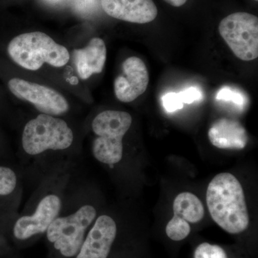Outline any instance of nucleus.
<instances>
[{
    "label": "nucleus",
    "mask_w": 258,
    "mask_h": 258,
    "mask_svg": "<svg viewBox=\"0 0 258 258\" xmlns=\"http://www.w3.org/2000/svg\"><path fill=\"white\" fill-rule=\"evenodd\" d=\"M10 161H12L7 160L6 159H5V158L3 157V156H2L1 147H0V163L10 162Z\"/></svg>",
    "instance_id": "obj_22"
},
{
    "label": "nucleus",
    "mask_w": 258,
    "mask_h": 258,
    "mask_svg": "<svg viewBox=\"0 0 258 258\" xmlns=\"http://www.w3.org/2000/svg\"><path fill=\"white\" fill-rule=\"evenodd\" d=\"M121 69V74L114 81L115 95L120 101L130 103L145 92L149 73L144 61L137 57L127 58Z\"/></svg>",
    "instance_id": "obj_11"
},
{
    "label": "nucleus",
    "mask_w": 258,
    "mask_h": 258,
    "mask_svg": "<svg viewBox=\"0 0 258 258\" xmlns=\"http://www.w3.org/2000/svg\"><path fill=\"white\" fill-rule=\"evenodd\" d=\"M74 60L81 79L86 80L93 74H101L106 63V44L102 39L95 37L87 46L74 51Z\"/></svg>",
    "instance_id": "obj_14"
},
{
    "label": "nucleus",
    "mask_w": 258,
    "mask_h": 258,
    "mask_svg": "<svg viewBox=\"0 0 258 258\" xmlns=\"http://www.w3.org/2000/svg\"><path fill=\"white\" fill-rule=\"evenodd\" d=\"M163 106L169 113L181 109L184 106L179 93H169L162 98Z\"/></svg>",
    "instance_id": "obj_19"
},
{
    "label": "nucleus",
    "mask_w": 258,
    "mask_h": 258,
    "mask_svg": "<svg viewBox=\"0 0 258 258\" xmlns=\"http://www.w3.org/2000/svg\"><path fill=\"white\" fill-rule=\"evenodd\" d=\"M191 232L189 222L179 217L174 216L168 222L166 227V233L171 240L181 241L186 238Z\"/></svg>",
    "instance_id": "obj_16"
},
{
    "label": "nucleus",
    "mask_w": 258,
    "mask_h": 258,
    "mask_svg": "<svg viewBox=\"0 0 258 258\" xmlns=\"http://www.w3.org/2000/svg\"><path fill=\"white\" fill-rule=\"evenodd\" d=\"M77 162L57 168L38 183L22 210L0 226L18 242H25L45 235L58 215L70 183L76 176Z\"/></svg>",
    "instance_id": "obj_2"
},
{
    "label": "nucleus",
    "mask_w": 258,
    "mask_h": 258,
    "mask_svg": "<svg viewBox=\"0 0 258 258\" xmlns=\"http://www.w3.org/2000/svg\"><path fill=\"white\" fill-rule=\"evenodd\" d=\"M70 183L58 215L45 232L52 249L62 258H75L92 227L99 209L93 189L83 181Z\"/></svg>",
    "instance_id": "obj_3"
},
{
    "label": "nucleus",
    "mask_w": 258,
    "mask_h": 258,
    "mask_svg": "<svg viewBox=\"0 0 258 258\" xmlns=\"http://www.w3.org/2000/svg\"><path fill=\"white\" fill-rule=\"evenodd\" d=\"M194 258H227V255L220 246L203 242L197 247Z\"/></svg>",
    "instance_id": "obj_17"
},
{
    "label": "nucleus",
    "mask_w": 258,
    "mask_h": 258,
    "mask_svg": "<svg viewBox=\"0 0 258 258\" xmlns=\"http://www.w3.org/2000/svg\"><path fill=\"white\" fill-rule=\"evenodd\" d=\"M179 94L184 104V103L190 104V103L199 101L203 98V93L196 87L187 88V89L184 90V91L180 92Z\"/></svg>",
    "instance_id": "obj_20"
},
{
    "label": "nucleus",
    "mask_w": 258,
    "mask_h": 258,
    "mask_svg": "<svg viewBox=\"0 0 258 258\" xmlns=\"http://www.w3.org/2000/svg\"><path fill=\"white\" fill-rule=\"evenodd\" d=\"M219 32L236 57L251 61L258 57V18L247 13H235L220 22Z\"/></svg>",
    "instance_id": "obj_7"
},
{
    "label": "nucleus",
    "mask_w": 258,
    "mask_h": 258,
    "mask_svg": "<svg viewBox=\"0 0 258 258\" xmlns=\"http://www.w3.org/2000/svg\"><path fill=\"white\" fill-rule=\"evenodd\" d=\"M23 174L12 161L0 163V226L20 210L23 197Z\"/></svg>",
    "instance_id": "obj_10"
},
{
    "label": "nucleus",
    "mask_w": 258,
    "mask_h": 258,
    "mask_svg": "<svg viewBox=\"0 0 258 258\" xmlns=\"http://www.w3.org/2000/svg\"><path fill=\"white\" fill-rule=\"evenodd\" d=\"M132 124V115L125 111L106 110L94 117L91 152L96 161L111 170L119 165L124 159L123 139Z\"/></svg>",
    "instance_id": "obj_5"
},
{
    "label": "nucleus",
    "mask_w": 258,
    "mask_h": 258,
    "mask_svg": "<svg viewBox=\"0 0 258 258\" xmlns=\"http://www.w3.org/2000/svg\"><path fill=\"white\" fill-rule=\"evenodd\" d=\"M75 144L76 135L67 121L40 113L24 125L19 168L40 182L60 166L77 162Z\"/></svg>",
    "instance_id": "obj_1"
},
{
    "label": "nucleus",
    "mask_w": 258,
    "mask_h": 258,
    "mask_svg": "<svg viewBox=\"0 0 258 258\" xmlns=\"http://www.w3.org/2000/svg\"><path fill=\"white\" fill-rule=\"evenodd\" d=\"M48 1H50V2H58V1H60V0H48Z\"/></svg>",
    "instance_id": "obj_23"
},
{
    "label": "nucleus",
    "mask_w": 258,
    "mask_h": 258,
    "mask_svg": "<svg viewBox=\"0 0 258 258\" xmlns=\"http://www.w3.org/2000/svg\"><path fill=\"white\" fill-rule=\"evenodd\" d=\"M8 87L15 96L31 103L40 113L60 116L69 111L66 98L52 88L17 78L10 80Z\"/></svg>",
    "instance_id": "obj_8"
},
{
    "label": "nucleus",
    "mask_w": 258,
    "mask_h": 258,
    "mask_svg": "<svg viewBox=\"0 0 258 258\" xmlns=\"http://www.w3.org/2000/svg\"><path fill=\"white\" fill-rule=\"evenodd\" d=\"M212 145L222 149H243L248 142V136L243 125L237 120L221 118L212 125L208 132Z\"/></svg>",
    "instance_id": "obj_13"
},
{
    "label": "nucleus",
    "mask_w": 258,
    "mask_h": 258,
    "mask_svg": "<svg viewBox=\"0 0 258 258\" xmlns=\"http://www.w3.org/2000/svg\"><path fill=\"white\" fill-rule=\"evenodd\" d=\"M207 205L212 220L230 234L247 230L249 217L243 189L230 173L217 174L208 185Z\"/></svg>",
    "instance_id": "obj_4"
},
{
    "label": "nucleus",
    "mask_w": 258,
    "mask_h": 258,
    "mask_svg": "<svg viewBox=\"0 0 258 258\" xmlns=\"http://www.w3.org/2000/svg\"><path fill=\"white\" fill-rule=\"evenodd\" d=\"M164 1L171 5V6L179 8V7L184 5L187 0H164Z\"/></svg>",
    "instance_id": "obj_21"
},
{
    "label": "nucleus",
    "mask_w": 258,
    "mask_h": 258,
    "mask_svg": "<svg viewBox=\"0 0 258 258\" xmlns=\"http://www.w3.org/2000/svg\"><path fill=\"white\" fill-rule=\"evenodd\" d=\"M101 7L112 18L128 23H151L158 15L153 0H101Z\"/></svg>",
    "instance_id": "obj_12"
},
{
    "label": "nucleus",
    "mask_w": 258,
    "mask_h": 258,
    "mask_svg": "<svg viewBox=\"0 0 258 258\" xmlns=\"http://www.w3.org/2000/svg\"><path fill=\"white\" fill-rule=\"evenodd\" d=\"M118 235L114 217L99 214L75 258H108Z\"/></svg>",
    "instance_id": "obj_9"
},
{
    "label": "nucleus",
    "mask_w": 258,
    "mask_h": 258,
    "mask_svg": "<svg viewBox=\"0 0 258 258\" xmlns=\"http://www.w3.org/2000/svg\"><path fill=\"white\" fill-rule=\"evenodd\" d=\"M216 98L220 101L232 102L237 106L243 107L245 103V97L243 93L228 86L222 88L217 93Z\"/></svg>",
    "instance_id": "obj_18"
},
{
    "label": "nucleus",
    "mask_w": 258,
    "mask_h": 258,
    "mask_svg": "<svg viewBox=\"0 0 258 258\" xmlns=\"http://www.w3.org/2000/svg\"><path fill=\"white\" fill-rule=\"evenodd\" d=\"M254 1L257 2V1H258V0H254Z\"/></svg>",
    "instance_id": "obj_24"
},
{
    "label": "nucleus",
    "mask_w": 258,
    "mask_h": 258,
    "mask_svg": "<svg viewBox=\"0 0 258 258\" xmlns=\"http://www.w3.org/2000/svg\"><path fill=\"white\" fill-rule=\"evenodd\" d=\"M0 230H1V229H0Z\"/></svg>",
    "instance_id": "obj_25"
},
{
    "label": "nucleus",
    "mask_w": 258,
    "mask_h": 258,
    "mask_svg": "<svg viewBox=\"0 0 258 258\" xmlns=\"http://www.w3.org/2000/svg\"><path fill=\"white\" fill-rule=\"evenodd\" d=\"M8 52L17 64L30 71H37L45 63L62 67L70 59L66 47L41 32H28L15 37L8 45Z\"/></svg>",
    "instance_id": "obj_6"
},
{
    "label": "nucleus",
    "mask_w": 258,
    "mask_h": 258,
    "mask_svg": "<svg viewBox=\"0 0 258 258\" xmlns=\"http://www.w3.org/2000/svg\"><path fill=\"white\" fill-rule=\"evenodd\" d=\"M174 216L186 220L189 223H198L205 215L203 204L200 199L190 192L178 195L173 203Z\"/></svg>",
    "instance_id": "obj_15"
}]
</instances>
